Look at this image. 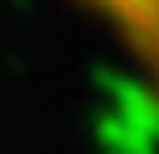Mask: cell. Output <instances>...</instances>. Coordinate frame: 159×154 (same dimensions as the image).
<instances>
[{"label": "cell", "instance_id": "cell-1", "mask_svg": "<svg viewBox=\"0 0 159 154\" xmlns=\"http://www.w3.org/2000/svg\"><path fill=\"white\" fill-rule=\"evenodd\" d=\"M82 10L101 19L106 29H116L135 58L159 77V0H77Z\"/></svg>", "mask_w": 159, "mask_h": 154}]
</instances>
